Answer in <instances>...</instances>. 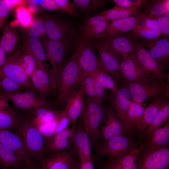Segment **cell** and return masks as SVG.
Instances as JSON below:
<instances>
[{
    "instance_id": "obj_1",
    "label": "cell",
    "mask_w": 169,
    "mask_h": 169,
    "mask_svg": "<svg viewBox=\"0 0 169 169\" xmlns=\"http://www.w3.org/2000/svg\"><path fill=\"white\" fill-rule=\"evenodd\" d=\"M15 133L22 138L33 161L38 162L44 155V139L28 115H21Z\"/></svg>"
},
{
    "instance_id": "obj_2",
    "label": "cell",
    "mask_w": 169,
    "mask_h": 169,
    "mask_svg": "<svg viewBox=\"0 0 169 169\" xmlns=\"http://www.w3.org/2000/svg\"><path fill=\"white\" fill-rule=\"evenodd\" d=\"M105 110L102 102L89 98H87L84 102L81 115L82 126L90 139L92 147L98 146L100 126L105 117Z\"/></svg>"
},
{
    "instance_id": "obj_3",
    "label": "cell",
    "mask_w": 169,
    "mask_h": 169,
    "mask_svg": "<svg viewBox=\"0 0 169 169\" xmlns=\"http://www.w3.org/2000/svg\"><path fill=\"white\" fill-rule=\"evenodd\" d=\"M46 36L49 38L72 46L79 36L77 29L71 22L57 16L45 13L43 17Z\"/></svg>"
},
{
    "instance_id": "obj_4",
    "label": "cell",
    "mask_w": 169,
    "mask_h": 169,
    "mask_svg": "<svg viewBox=\"0 0 169 169\" xmlns=\"http://www.w3.org/2000/svg\"><path fill=\"white\" fill-rule=\"evenodd\" d=\"M79 76L77 54L75 51L64 62L55 84L54 94L59 104H65Z\"/></svg>"
},
{
    "instance_id": "obj_5",
    "label": "cell",
    "mask_w": 169,
    "mask_h": 169,
    "mask_svg": "<svg viewBox=\"0 0 169 169\" xmlns=\"http://www.w3.org/2000/svg\"><path fill=\"white\" fill-rule=\"evenodd\" d=\"M75 46L79 76L91 75L99 70L105 71L91 39L79 36Z\"/></svg>"
},
{
    "instance_id": "obj_6",
    "label": "cell",
    "mask_w": 169,
    "mask_h": 169,
    "mask_svg": "<svg viewBox=\"0 0 169 169\" xmlns=\"http://www.w3.org/2000/svg\"><path fill=\"white\" fill-rule=\"evenodd\" d=\"M123 85L128 89L131 99L139 103L152 102L161 97H168V84L158 80L150 82L128 83Z\"/></svg>"
},
{
    "instance_id": "obj_7",
    "label": "cell",
    "mask_w": 169,
    "mask_h": 169,
    "mask_svg": "<svg viewBox=\"0 0 169 169\" xmlns=\"http://www.w3.org/2000/svg\"><path fill=\"white\" fill-rule=\"evenodd\" d=\"M0 95L11 101L18 109L25 112L42 107L51 108L50 102L39 95L32 88L23 93L3 94Z\"/></svg>"
},
{
    "instance_id": "obj_8",
    "label": "cell",
    "mask_w": 169,
    "mask_h": 169,
    "mask_svg": "<svg viewBox=\"0 0 169 169\" xmlns=\"http://www.w3.org/2000/svg\"><path fill=\"white\" fill-rule=\"evenodd\" d=\"M137 61L145 69L162 83L166 77L165 68L151 54L144 42L131 36Z\"/></svg>"
},
{
    "instance_id": "obj_9",
    "label": "cell",
    "mask_w": 169,
    "mask_h": 169,
    "mask_svg": "<svg viewBox=\"0 0 169 169\" xmlns=\"http://www.w3.org/2000/svg\"><path fill=\"white\" fill-rule=\"evenodd\" d=\"M91 40L105 70L112 76L118 85L120 83V69L122 58L112 49L104 38Z\"/></svg>"
},
{
    "instance_id": "obj_10",
    "label": "cell",
    "mask_w": 169,
    "mask_h": 169,
    "mask_svg": "<svg viewBox=\"0 0 169 169\" xmlns=\"http://www.w3.org/2000/svg\"><path fill=\"white\" fill-rule=\"evenodd\" d=\"M42 40L47 59L49 60L52 67L50 70L54 77L56 84L65 61L67 51L72 45L50 39L46 36Z\"/></svg>"
},
{
    "instance_id": "obj_11",
    "label": "cell",
    "mask_w": 169,
    "mask_h": 169,
    "mask_svg": "<svg viewBox=\"0 0 169 169\" xmlns=\"http://www.w3.org/2000/svg\"><path fill=\"white\" fill-rule=\"evenodd\" d=\"M119 77L120 82L123 84L133 82H150L158 80L146 70L139 62L127 58H123L121 60Z\"/></svg>"
},
{
    "instance_id": "obj_12",
    "label": "cell",
    "mask_w": 169,
    "mask_h": 169,
    "mask_svg": "<svg viewBox=\"0 0 169 169\" xmlns=\"http://www.w3.org/2000/svg\"><path fill=\"white\" fill-rule=\"evenodd\" d=\"M136 145L130 138L119 136L104 141L99 146L97 155L108 157L110 161L134 150L137 148Z\"/></svg>"
},
{
    "instance_id": "obj_13",
    "label": "cell",
    "mask_w": 169,
    "mask_h": 169,
    "mask_svg": "<svg viewBox=\"0 0 169 169\" xmlns=\"http://www.w3.org/2000/svg\"><path fill=\"white\" fill-rule=\"evenodd\" d=\"M131 99L128 89L123 85L119 88L116 93H114L112 100L113 107L116 110V113L126 133L128 135L132 134L135 130L127 117Z\"/></svg>"
},
{
    "instance_id": "obj_14",
    "label": "cell",
    "mask_w": 169,
    "mask_h": 169,
    "mask_svg": "<svg viewBox=\"0 0 169 169\" xmlns=\"http://www.w3.org/2000/svg\"><path fill=\"white\" fill-rule=\"evenodd\" d=\"M29 78L33 89L43 97L46 99L54 94L55 80L47 65L44 67H38Z\"/></svg>"
},
{
    "instance_id": "obj_15",
    "label": "cell",
    "mask_w": 169,
    "mask_h": 169,
    "mask_svg": "<svg viewBox=\"0 0 169 169\" xmlns=\"http://www.w3.org/2000/svg\"><path fill=\"white\" fill-rule=\"evenodd\" d=\"M137 169H168L169 148L166 146L154 149L144 150Z\"/></svg>"
},
{
    "instance_id": "obj_16",
    "label": "cell",
    "mask_w": 169,
    "mask_h": 169,
    "mask_svg": "<svg viewBox=\"0 0 169 169\" xmlns=\"http://www.w3.org/2000/svg\"><path fill=\"white\" fill-rule=\"evenodd\" d=\"M0 142L13 151L28 166L34 165L22 138L17 133L0 128Z\"/></svg>"
},
{
    "instance_id": "obj_17",
    "label": "cell",
    "mask_w": 169,
    "mask_h": 169,
    "mask_svg": "<svg viewBox=\"0 0 169 169\" xmlns=\"http://www.w3.org/2000/svg\"><path fill=\"white\" fill-rule=\"evenodd\" d=\"M76 161L67 150L44 154L38 163L41 169H71Z\"/></svg>"
},
{
    "instance_id": "obj_18",
    "label": "cell",
    "mask_w": 169,
    "mask_h": 169,
    "mask_svg": "<svg viewBox=\"0 0 169 169\" xmlns=\"http://www.w3.org/2000/svg\"><path fill=\"white\" fill-rule=\"evenodd\" d=\"M13 53L7 57L0 74V78L8 77L28 89L33 88L30 79L19 64L15 54Z\"/></svg>"
},
{
    "instance_id": "obj_19",
    "label": "cell",
    "mask_w": 169,
    "mask_h": 169,
    "mask_svg": "<svg viewBox=\"0 0 169 169\" xmlns=\"http://www.w3.org/2000/svg\"><path fill=\"white\" fill-rule=\"evenodd\" d=\"M75 129L69 128L52 137L45 146L44 154L69 150L73 143Z\"/></svg>"
},
{
    "instance_id": "obj_20",
    "label": "cell",
    "mask_w": 169,
    "mask_h": 169,
    "mask_svg": "<svg viewBox=\"0 0 169 169\" xmlns=\"http://www.w3.org/2000/svg\"><path fill=\"white\" fill-rule=\"evenodd\" d=\"M105 123L100 130V137L105 141L117 136H125L123 134L126 132L123 125L112 108L105 109Z\"/></svg>"
},
{
    "instance_id": "obj_21",
    "label": "cell",
    "mask_w": 169,
    "mask_h": 169,
    "mask_svg": "<svg viewBox=\"0 0 169 169\" xmlns=\"http://www.w3.org/2000/svg\"><path fill=\"white\" fill-rule=\"evenodd\" d=\"M104 38L112 49L122 59L129 58L138 62L136 57L131 35H117Z\"/></svg>"
},
{
    "instance_id": "obj_22",
    "label": "cell",
    "mask_w": 169,
    "mask_h": 169,
    "mask_svg": "<svg viewBox=\"0 0 169 169\" xmlns=\"http://www.w3.org/2000/svg\"><path fill=\"white\" fill-rule=\"evenodd\" d=\"M169 40L161 36L143 41L152 56L164 68L169 62Z\"/></svg>"
},
{
    "instance_id": "obj_23",
    "label": "cell",
    "mask_w": 169,
    "mask_h": 169,
    "mask_svg": "<svg viewBox=\"0 0 169 169\" xmlns=\"http://www.w3.org/2000/svg\"><path fill=\"white\" fill-rule=\"evenodd\" d=\"M143 13L141 12L122 19L109 21L107 28L100 38L112 37L132 31L136 26Z\"/></svg>"
},
{
    "instance_id": "obj_24",
    "label": "cell",
    "mask_w": 169,
    "mask_h": 169,
    "mask_svg": "<svg viewBox=\"0 0 169 169\" xmlns=\"http://www.w3.org/2000/svg\"><path fill=\"white\" fill-rule=\"evenodd\" d=\"M81 89L73 90L67 99L64 109L70 120L72 127H75L77 120L81 115L84 101Z\"/></svg>"
},
{
    "instance_id": "obj_25",
    "label": "cell",
    "mask_w": 169,
    "mask_h": 169,
    "mask_svg": "<svg viewBox=\"0 0 169 169\" xmlns=\"http://www.w3.org/2000/svg\"><path fill=\"white\" fill-rule=\"evenodd\" d=\"M168 97H160L151 103L146 107L141 118L132 124L134 129L140 131H144L151 123Z\"/></svg>"
},
{
    "instance_id": "obj_26",
    "label": "cell",
    "mask_w": 169,
    "mask_h": 169,
    "mask_svg": "<svg viewBox=\"0 0 169 169\" xmlns=\"http://www.w3.org/2000/svg\"><path fill=\"white\" fill-rule=\"evenodd\" d=\"M18 29V27L12 25L10 22H7L1 29L2 35L0 39V46L7 57L14 52L20 39Z\"/></svg>"
},
{
    "instance_id": "obj_27",
    "label": "cell",
    "mask_w": 169,
    "mask_h": 169,
    "mask_svg": "<svg viewBox=\"0 0 169 169\" xmlns=\"http://www.w3.org/2000/svg\"><path fill=\"white\" fill-rule=\"evenodd\" d=\"M79 160L92 158V146L90 139L85 132L82 125L75 127L73 143Z\"/></svg>"
},
{
    "instance_id": "obj_28",
    "label": "cell",
    "mask_w": 169,
    "mask_h": 169,
    "mask_svg": "<svg viewBox=\"0 0 169 169\" xmlns=\"http://www.w3.org/2000/svg\"><path fill=\"white\" fill-rule=\"evenodd\" d=\"M144 146L145 145H141L129 152L108 162L113 169H137L138 163L136 161Z\"/></svg>"
},
{
    "instance_id": "obj_29",
    "label": "cell",
    "mask_w": 169,
    "mask_h": 169,
    "mask_svg": "<svg viewBox=\"0 0 169 169\" xmlns=\"http://www.w3.org/2000/svg\"><path fill=\"white\" fill-rule=\"evenodd\" d=\"M13 52L29 78L38 67H44L46 64L40 63L23 44L21 49L16 50Z\"/></svg>"
},
{
    "instance_id": "obj_30",
    "label": "cell",
    "mask_w": 169,
    "mask_h": 169,
    "mask_svg": "<svg viewBox=\"0 0 169 169\" xmlns=\"http://www.w3.org/2000/svg\"><path fill=\"white\" fill-rule=\"evenodd\" d=\"M60 110H54L51 108L42 107L35 108L24 112V114L29 116L36 126L58 119L59 116Z\"/></svg>"
},
{
    "instance_id": "obj_31",
    "label": "cell",
    "mask_w": 169,
    "mask_h": 169,
    "mask_svg": "<svg viewBox=\"0 0 169 169\" xmlns=\"http://www.w3.org/2000/svg\"><path fill=\"white\" fill-rule=\"evenodd\" d=\"M0 164L3 168H21L28 166L13 151L0 142Z\"/></svg>"
},
{
    "instance_id": "obj_32",
    "label": "cell",
    "mask_w": 169,
    "mask_h": 169,
    "mask_svg": "<svg viewBox=\"0 0 169 169\" xmlns=\"http://www.w3.org/2000/svg\"><path fill=\"white\" fill-rule=\"evenodd\" d=\"M169 141V120L162 128L156 130L149 141L145 145L143 150H151L166 146Z\"/></svg>"
},
{
    "instance_id": "obj_33",
    "label": "cell",
    "mask_w": 169,
    "mask_h": 169,
    "mask_svg": "<svg viewBox=\"0 0 169 169\" xmlns=\"http://www.w3.org/2000/svg\"><path fill=\"white\" fill-rule=\"evenodd\" d=\"M141 12L138 8H124L115 6L99 14L107 21H112L125 18Z\"/></svg>"
},
{
    "instance_id": "obj_34",
    "label": "cell",
    "mask_w": 169,
    "mask_h": 169,
    "mask_svg": "<svg viewBox=\"0 0 169 169\" xmlns=\"http://www.w3.org/2000/svg\"><path fill=\"white\" fill-rule=\"evenodd\" d=\"M169 101L167 99L151 125L145 130L142 136L144 139H150L154 132L167 120H169Z\"/></svg>"
},
{
    "instance_id": "obj_35",
    "label": "cell",
    "mask_w": 169,
    "mask_h": 169,
    "mask_svg": "<svg viewBox=\"0 0 169 169\" xmlns=\"http://www.w3.org/2000/svg\"><path fill=\"white\" fill-rule=\"evenodd\" d=\"M21 115L11 107L0 109V128L15 130L21 120Z\"/></svg>"
},
{
    "instance_id": "obj_36",
    "label": "cell",
    "mask_w": 169,
    "mask_h": 169,
    "mask_svg": "<svg viewBox=\"0 0 169 169\" xmlns=\"http://www.w3.org/2000/svg\"><path fill=\"white\" fill-rule=\"evenodd\" d=\"M23 39V44L40 63L44 64V62L46 61L47 59L44 45L41 39L25 35Z\"/></svg>"
},
{
    "instance_id": "obj_37",
    "label": "cell",
    "mask_w": 169,
    "mask_h": 169,
    "mask_svg": "<svg viewBox=\"0 0 169 169\" xmlns=\"http://www.w3.org/2000/svg\"><path fill=\"white\" fill-rule=\"evenodd\" d=\"M14 12L15 19L11 22V24L14 26H19L24 30L28 29L31 26L34 19L33 14L25 4L16 7Z\"/></svg>"
},
{
    "instance_id": "obj_38",
    "label": "cell",
    "mask_w": 169,
    "mask_h": 169,
    "mask_svg": "<svg viewBox=\"0 0 169 169\" xmlns=\"http://www.w3.org/2000/svg\"><path fill=\"white\" fill-rule=\"evenodd\" d=\"M143 6L145 7L144 14L161 16L169 13V0H152L147 1Z\"/></svg>"
},
{
    "instance_id": "obj_39",
    "label": "cell",
    "mask_w": 169,
    "mask_h": 169,
    "mask_svg": "<svg viewBox=\"0 0 169 169\" xmlns=\"http://www.w3.org/2000/svg\"><path fill=\"white\" fill-rule=\"evenodd\" d=\"M105 0H73L74 7L85 13H89L103 8L107 4Z\"/></svg>"
},
{
    "instance_id": "obj_40",
    "label": "cell",
    "mask_w": 169,
    "mask_h": 169,
    "mask_svg": "<svg viewBox=\"0 0 169 169\" xmlns=\"http://www.w3.org/2000/svg\"><path fill=\"white\" fill-rule=\"evenodd\" d=\"M77 85L87 98L95 100V80L91 75L79 76L75 86Z\"/></svg>"
},
{
    "instance_id": "obj_41",
    "label": "cell",
    "mask_w": 169,
    "mask_h": 169,
    "mask_svg": "<svg viewBox=\"0 0 169 169\" xmlns=\"http://www.w3.org/2000/svg\"><path fill=\"white\" fill-rule=\"evenodd\" d=\"M95 80L100 83L105 89L116 93L118 89L114 78L110 74L103 70H99L91 74Z\"/></svg>"
},
{
    "instance_id": "obj_42",
    "label": "cell",
    "mask_w": 169,
    "mask_h": 169,
    "mask_svg": "<svg viewBox=\"0 0 169 169\" xmlns=\"http://www.w3.org/2000/svg\"><path fill=\"white\" fill-rule=\"evenodd\" d=\"M26 36L44 39L46 37L45 25L43 17L34 18L31 26L25 30Z\"/></svg>"
},
{
    "instance_id": "obj_43",
    "label": "cell",
    "mask_w": 169,
    "mask_h": 169,
    "mask_svg": "<svg viewBox=\"0 0 169 169\" xmlns=\"http://www.w3.org/2000/svg\"><path fill=\"white\" fill-rule=\"evenodd\" d=\"M109 22L105 19L100 21L90 28L80 32L79 36L88 39L100 38L106 30Z\"/></svg>"
},
{
    "instance_id": "obj_44",
    "label": "cell",
    "mask_w": 169,
    "mask_h": 169,
    "mask_svg": "<svg viewBox=\"0 0 169 169\" xmlns=\"http://www.w3.org/2000/svg\"><path fill=\"white\" fill-rule=\"evenodd\" d=\"M28 89L18 82L8 77L0 78V95L6 93L21 92Z\"/></svg>"
},
{
    "instance_id": "obj_45",
    "label": "cell",
    "mask_w": 169,
    "mask_h": 169,
    "mask_svg": "<svg viewBox=\"0 0 169 169\" xmlns=\"http://www.w3.org/2000/svg\"><path fill=\"white\" fill-rule=\"evenodd\" d=\"M143 104L137 103L131 99L128 111L127 117L131 124L138 121L143 114L146 107Z\"/></svg>"
},
{
    "instance_id": "obj_46",
    "label": "cell",
    "mask_w": 169,
    "mask_h": 169,
    "mask_svg": "<svg viewBox=\"0 0 169 169\" xmlns=\"http://www.w3.org/2000/svg\"><path fill=\"white\" fill-rule=\"evenodd\" d=\"M131 36L142 41L153 39L162 35L159 28L132 31Z\"/></svg>"
},
{
    "instance_id": "obj_47",
    "label": "cell",
    "mask_w": 169,
    "mask_h": 169,
    "mask_svg": "<svg viewBox=\"0 0 169 169\" xmlns=\"http://www.w3.org/2000/svg\"><path fill=\"white\" fill-rule=\"evenodd\" d=\"M158 28L156 16L145 14L143 13L136 26L132 31Z\"/></svg>"
},
{
    "instance_id": "obj_48",
    "label": "cell",
    "mask_w": 169,
    "mask_h": 169,
    "mask_svg": "<svg viewBox=\"0 0 169 169\" xmlns=\"http://www.w3.org/2000/svg\"><path fill=\"white\" fill-rule=\"evenodd\" d=\"M14 8L11 0H0V29L6 22Z\"/></svg>"
},
{
    "instance_id": "obj_49",
    "label": "cell",
    "mask_w": 169,
    "mask_h": 169,
    "mask_svg": "<svg viewBox=\"0 0 169 169\" xmlns=\"http://www.w3.org/2000/svg\"><path fill=\"white\" fill-rule=\"evenodd\" d=\"M59 118L53 121L43 123L36 126L44 137L45 141L46 139L49 140L54 136Z\"/></svg>"
},
{
    "instance_id": "obj_50",
    "label": "cell",
    "mask_w": 169,
    "mask_h": 169,
    "mask_svg": "<svg viewBox=\"0 0 169 169\" xmlns=\"http://www.w3.org/2000/svg\"><path fill=\"white\" fill-rule=\"evenodd\" d=\"M70 123V119L65 110H61L54 136L69 128Z\"/></svg>"
},
{
    "instance_id": "obj_51",
    "label": "cell",
    "mask_w": 169,
    "mask_h": 169,
    "mask_svg": "<svg viewBox=\"0 0 169 169\" xmlns=\"http://www.w3.org/2000/svg\"><path fill=\"white\" fill-rule=\"evenodd\" d=\"M59 9L64 12L76 16L78 13L73 3L68 0H54Z\"/></svg>"
},
{
    "instance_id": "obj_52",
    "label": "cell",
    "mask_w": 169,
    "mask_h": 169,
    "mask_svg": "<svg viewBox=\"0 0 169 169\" xmlns=\"http://www.w3.org/2000/svg\"><path fill=\"white\" fill-rule=\"evenodd\" d=\"M116 6L124 8H136L143 6L147 0H113Z\"/></svg>"
},
{
    "instance_id": "obj_53",
    "label": "cell",
    "mask_w": 169,
    "mask_h": 169,
    "mask_svg": "<svg viewBox=\"0 0 169 169\" xmlns=\"http://www.w3.org/2000/svg\"><path fill=\"white\" fill-rule=\"evenodd\" d=\"M159 27L162 35L168 39L169 38V13L161 16H156Z\"/></svg>"
},
{
    "instance_id": "obj_54",
    "label": "cell",
    "mask_w": 169,
    "mask_h": 169,
    "mask_svg": "<svg viewBox=\"0 0 169 169\" xmlns=\"http://www.w3.org/2000/svg\"><path fill=\"white\" fill-rule=\"evenodd\" d=\"M41 8L62 14L64 12L58 8L54 0H37Z\"/></svg>"
},
{
    "instance_id": "obj_55",
    "label": "cell",
    "mask_w": 169,
    "mask_h": 169,
    "mask_svg": "<svg viewBox=\"0 0 169 169\" xmlns=\"http://www.w3.org/2000/svg\"><path fill=\"white\" fill-rule=\"evenodd\" d=\"M95 100L99 101L107 99L108 96L106 89L100 83L95 80Z\"/></svg>"
},
{
    "instance_id": "obj_56",
    "label": "cell",
    "mask_w": 169,
    "mask_h": 169,
    "mask_svg": "<svg viewBox=\"0 0 169 169\" xmlns=\"http://www.w3.org/2000/svg\"><path fill=\"white\" fill-rule=\"evenodd\" d=\"M25 5L33 14L38 11L41 8L37 0H26Z\"/></svg>"
},
{
    "instance_id": "obj_57",
    "label": "cell",
    "mask_w": 169,
    "mask_h": 169,
    "mask_svg": "<svg viewBox=\"0 0 169 169\" xmlns=\"http://www.w3.org/2000/svg\"><path fill=\"white\" fill-rule=\"evenodd\" d=\"M79 169H95L92 158L79 160Z\"/></svg>"
},
{
    "instance_id": "obj_58",
    "label": "cell",
    "mask_w": 169,
    "mask_h": 169,
    "mask_svg": "<svg viewBox=\"0 0 169 169\" xmlns=\"http://www.w3.org/2000/svg\"><path fill=\"white\" fill-rule=\"evenodd\" d=\"M7 57L5 51L0 46V74L5 63Z\"/></svg>"
},
{
    "instance_id": "obj_59",
    "label": "cell",
    "mask_w": 169,
    "mask_h": 169,
    "mask_svg": "<svg viewBox=\"0 0 169 169\" xmlns=\"http://www.w3.org/2000/svg\"><path fill=\"white\" fill-rule=\"evenodd\" d=\"M10 106L8 101L5 98L0 95V109L7 108Z\"/></svg>"
},
{
    "instance_id": "obj_60",
    "label": "cell",
    "mask_w": 169,
    "mask_h": 169,
    "mask_svg": "<svg viewBox=\"0 0 169 169\" xmlns=\"http://www.w3.org/2000/svg\"><path fill=\"white\" fill-rule=\"evenodd\" d=\"M35 166H28L24 167L21 168H13V167H8V168H4L1 169H30L32 167Z\"/></svg>"
},
{
    "instance_id": "obj_61",
    "label": "cell",
    "mask_w": 169,
    "mask_h": 169,
    "mask_svg": "<svg viewBox=\"0 0 169 169\" xmlns=\"http://www.w3.org/2000/svg\"><path fill=\"white\" fill-rule=\"evenodd\" d=\"M71 169H79V164L78 161H76L74 164Z\"/></svg>"
},
{
    "instance_id": "obj_62",
    "label": "cell",
    "mask_w": 169,
    "mask_h": 169,
    "mask_svg": "<svg viewBox=\"0 0 169 169\" xmlns=\"http://www.w3.org/2000/svg\"><path fill=\"white\" fill-rule=\"evenodd\" d=\"M103 169H113L110 164L108 162L107 165Z\"/></svg>"
},
{
    "instance_id": "obj_63",
    "label": "cell",
    "mask_w": 169,
    "mask_h": 169,
    "mask_svg": "<svg viewBox=\"0 0 169 169\" xmlns=\"http://www.w3.org/2000/svg\"><path fill=\"white\" fill-rule=\"evenodd\" d=\"M30 169H41L40 167H38L35 165L32 167Z\"/></svg>"
},
{
    "instance_id": "obj_64",
    "label": "cell",
    "mask_w": 169,
    "mask_h": 169,
    "mask_svg": "<svg viewBox=\"0 0 169 169\" xmlns=\"http://www.w3.org/2000/svg\"><path fill=\"white\" fill-rule=\"evenodd\" d=\"M0 167H2V166H1V165L0 164Z\"/></svg>"
}]
</instances>
